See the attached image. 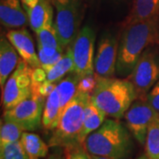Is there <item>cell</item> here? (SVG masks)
I'll use <instances>...</instances> for the list:
<instances>
[{"instance_id":"cell-1","label":"cell","mask_w":159,"mask_h":159,"mask_svg":"<svg viewBox=\"0 0 159 159\" xmlns=\"http://www.w3.org/2000/svg\"><path fill=\"white\" fill-rule=\"evenodd\" d=\"M119 43L116 74L127 77L142 53L159 44V16L124 26Z\"/></svg>"},{"instance_id":"cell-2","label":"cell","mask_w":159,"mask_h":159,"mask_svg":"<svg viewBox=\"0 0 159 159\" xmlns=\"http://www.w3.org/2000/svg\"><path fill=\"white\" fill-rule=\"evenodd\" d=\"M130 131L116 119H106L87 137L83 147L90 155L111 159H127L132 153Z\"/></svg>"},{"instance_id":"cell-3","label":"cell","mask_w":159,"mask_h":159,"mask_svg":"<svg viewBox=\"0 0 159 159\" xmlns=\"http://www.w3.org/2000/svg\"><path fill=\"white\" fill-rule=\"evenodd\" d=\"M97 77V87L91 99L107 116L121 119L137 99L134 87L127 79Z\"/></svg>"},{"instance_id":"cell-4","label":"cell","mask_w":159,"mask_h":159,"mask_svg":"<svg viewBox=\"0 0 159 159\" xmlns=\"http://www.w3.org/2000/svg\"><path fill=\"white\" fill-rule=\"evenodd\" d=\"M91 95L77 92L67 106L64 109L57 127L49 141V146L72 149L83 145L80 135L83 127L87 104Z\"/></svg>"},{"instance_id":"cell-5","label":"cell","mask_w":159,"mask_h":159,"mask_svg":"<svg viewBox=\"0 0 159 159\" xmlns=\"http://www.w3.org/2000/svg\"><path fill=\"white\" fill-rule=\"evenodd\" d=\"M55 10L54 26L63 47L66 49L78 34L83 18L82 0H51Z\"/></svg>"},{"instance_id":"cell-6","label":"cell","mask_w":159,"mask_h":159,"mask_svg":"<svg viewBox=\"0 0 159 159\" xmlns=\"http://www.w3.org/2000/svg\"><path fill=\"white\" fill-rule=\"evenodd\" d=\"M127 80L134 87L137 99H146L159 80V53L153 46L142 53Z\"/></svg>"},{"instance_id":"cell-7","label":"cell","mask_w":159,"mask_h":159,"mask_svg":"<svg viewBox=\"0 0 159 159\" xmlns=\"http://www.w3.org/2000/svg\"><path fill=\"white\" fill-rule=\"evenodd\" d=\"M32 67L25 61H20L14 72L9 76L2 89V103L8 110L31 97Z\"/></svg>"},{"instance_id":"cell-8","label":"cell","mask_w":159,"mask_h":159,"mask_svg":"<svg viewBox=\"0 0 159 159\" xmlns=\"http://www.w3.org/2000/svg\"><path fill=\"white\" fill-rule=\"evenodd\" d=\"M46 98L31 96L14 107L6 110L4 119L18 125L23 131H34L42 125Z\"/></svg>"},{"instance_id":"cell-9","label":"cell","mask_w":159,"mask_h":159,"mask_svg":"<svg viewBox=\"0 0 159 159\" xmlns=\"http://www.w3.org/2000/svg\"><path fill=\"white\" fill-rule=\"evenodd\" d=\"M95 40L96 34L93 29L89 26H84L71 44L74 72L80 78L95 74Z\"/></svg>"},{"instance_id":"cell-10","label":"cell","mask_w":159,"mask_h":159,"mask_svg":"<svg viewBox=\"0 0 159 159\" xmlns=\"http://www.w3.org/2000/svg\"><path fill=\"white\" fill-rule=\"evenodd\" d=\"M128 130L137 142L145 145L148 128L159 119V112L146 99H136L125 114Z\"/></svg>"},{"instance_id":"cell-11","label":"cell","mask_w":159,"mask_h":159,"mask_svg":"<svg viewBox=\"0 0 159 159\" xmlns=\"http://www.w3.org/2000/svg\"><path fill=\"white\" fill-rule=\"evenodd\" d=\"M119 43L111 34L105 33L99 39L94 60L95 74L99 77L111 78L116 74Z\"/></svg>"},{"instance_id":"cell-12","label":"cell","mask_w":159,"mask_h":159,"mask_svg":"<svg viewBox=\"0 0 159 159\" xmlns=\"http://www.w3.org/2000/svg\"><path fill=\"white\" fill-rule=\"evenodd\" d=\"M6 36L15 48L23 61L32 68L41 67L38 54L35 51L32 36L27 29L24 28L11 29L6 33Z\"/></svg>"},{"instance_id":"cell-13","label":"cell","mask_w":159,"mask_h":159,"mask_svg":"<svg viewBox=\"0 0 159 159\" xmlns=\"http://www.w3.org/2000/svg\"><path fill=\"white\" fill-rule=\"evenodd\" d=\"M0 21L6 29H21L29 23V16L20 0H0Z\"/></svg>"},{"instance_id":"cell-14","label":"cell","mask_w":159,"mask_h":159,"mask_svg":"<svg viewBox=\"0 0 159 159\" xmlns=\"http://www.w3.org/2000/svg\"><path fill=\"white\" fill-rule=\"evenodd\" d=\"M19 53L9 40L4 36L0 40V85L4 88L9 78L20 63Z\"/></svg>"},{"instance_id":"cell-15","label":"cell","mask_w":159,"mask_h":159,"mask_svg":"<svg viewBox=\"0 0 159 159\" xmlns=\"http://www.w3.org/2000/svg\"><path fill=\"white\" fill-rule=\"evenodd\" d=\"M27 13L29 26L34 33L54 24V10L51 0H39Z\"/></svg>"},{"instance_id":"cell-16","label":"cell","mask_w":159,"mask_h":159,"mask_svg":"<svg viewBox=\"0 0 159 159\" xmlns=\"http://www.w3.org/2000/svg\"><path fill=\"white\" fill-rule=\"evenodd\" d=\"M159 16V0H134L123 25L147 20Z\"/></svg>"},{"instance_id":"cell-17","label":"cell","mask_w":159,"mask_h":159,"mask_svg":"<svg viewBox=\"0 0 159 159\" xmlns=\"http://www.w3.org/2000/svg\"><path fill=\"white\" fill-rule=\"evenodd\" d=\"M62 112L60 97L57 89H55L46 97L42 120L43 128L46 130H55Z\"/></svg>"},{"instance_id":"cell-18","label":"cell","mask_w":159,"mask_h":159,"mask_svg":"<svg viewBox=\"0 0 159 159\" xmlns=\"http://www.w3.org/2000/svg\"><path fill=\"white\" fill-rule=\"evenodd\" d=\"M106 113L99 108L92 99H90L85 109L84 122L80 135L82 143H84L87 137L90 134L98 129L103 124V122L106 120Z\"/></svg>"},{"instance_id":"cell-19","label":"cell","mask_w":159,"mask_h":159,"mask_svg":"<svg viewBox=\"0 0 159 159\" xmlns=\"http://www.w3.org/2000/svg\"><path fill=\"white\" fill-rule=\"evenodd\" d=\"M20 141L30 159L45 158L49 153V146L34 133L24 131Z\"/></svg>"},{"instance_id":"cell-20","label":"cell","mask_w":159,"mask_h":159,"mask_svg":"<svg viewBox=\"0 0 159 159\" xmlns=\"http://www.w3.org/2000/svg\"><path fill=\"white\" fill-rule=\"evenodd\" d=\"M72 72H74V63L72 47L70 45L66 49L63 57L52 67L46 71L47 80L57 84L66 74Z\"/></svg>"},{"instance_id":"cell-21","label":"cell","mask_w":159,"mask_h":159,"mask_svg":"<svg viewBox=\"0 0 159 159\" xmlns=\"http://www.w3.org/2000/svg\"><path fill=\"white\" fill-rule=\"evenodd\" d=\"M80 79V77L78 74L75 72H72L57 83L56 89L60 97L62 111H64V109L67 106V104L76 95Z\"/></svg>"},{"instance_id":"cell-22","label":"cell","mask_w":159,"mask_h":159,"mask_svg":"<svg viewBox=\"0 0 159 159\" xmlns=\"http://www.w3.org/2000/svg\"><path fill=\"white\" fill-rule=\"evenodd\" d=\"M36 35V42L37 45L43 48H49V49H56L59 51H66L63 47L62 43L60 41L59 35L54 24L48 27L46 29H42L35 33Z\"/></svg>"},{"instance_id":"cell-23","label":"cell","mask_w":159,"mask_h":159,"mask_svg":"<svg viewBox=\"0 0 159 159\" xmlns=\"http://www.w3.org/2000/svg\"><path fill=\"white\" fill-rule=\"evenodd\" d=\"M23 132L24 131L13 122L6 120L5 122H2L0 129V149L11 143L20 141Z\"/></svg>"},{"instance_id":"cell-24","label":"cell","mask_w":159,"mask_h":159,"mask_svg":"<svg viewBox=\"0 0 159 159\" xmlns=\"http://www.w3.org/2000/svg\"><path fill=\"white\" fill-rule=\"evenodd\" d=\"M145 150L149 159H159V119L155 120L148 128Z\"/></svg>"},{"instance_id":"cell-25","label":"cell","mask_w":159,"mask_h":159,"mask_svg":"<svg viewBox=\"0 0 159 159\" xmlns=\"http://www.w3.org/2000/svg\"><path fill=\"white\" fill-rule=\"evenodd\" d=\"M38 57H39L41 67L44 71H48L63 57L65 51H59L56 49L43 48L37 45Z\"/></svg>"},{"instance_id":"cell-26","label":"cell","mask_w":159,"mask_h":159,"mask_svg":"<svg viewBox=\"0 0 159 159\" xmlns=\"http://www.w3.org/2000/svg\"><path fill=\"white\" fill-rule=\"evenodd\" d=\"M1 159H30L20 141L11 143L0 149Z\"/></svg>"},{"instance_id":"cell-27","label":"cell","mask_w":159,"mask_h":159,"mask_svg":"<svg viewBox=\"0 0 159 159\" xmlns=\"http://www.w3.org/2000/svg\"><path fill=\"white\" fill-rule=\"evenodd\" d=\"M97 78L98 77L96 74L80 78L79 80V83H78L77 92L92 96L93 92L97 87Z\"/></svg>"},{"instance_id":"cell-28","label":"cell","mask_w":159,"mask_h":159,"mask_svg":"<svg viewBox=\"0 0 159 159\" xmlns=\"http://www.w3.org/2000/svg\"><path fill=\"white\" fill-rule=\"evenodd\" d=\"M147 100L159 112V80L148 92Z\"/></svg>"},{"instance_id":"cell-29","label":"cell","mask_w":159,"mask_h":159,"mask_svg":"<svg viewBox=\"0 0 159 159\" xmlns=\"http://www.w3.org/2000/svg\"><path fill=\"white\" fill-rule=\"evenodd\" d=\"M32 85H40L47 80V74L46 72L42 67L32 69L31 74Z\"/></svg>"},{"instance_id":"cell-30","label":"cell","mask_w":159,"mask_h":159,"mask_svg":"<svg viewBox=\"0 0 159 159\" xmlns=\"http://www.w3.org/2000/svg\"><path fill=\"white\" fill-rule=\"evenodd\" d=\"M69 155L67 159H90V156L84 147L81 146L69 149Z\"/></svg>"},{"instance_id":"cell-31","label":"cell","mask_w":159,"mask_h":159,"mask_svg":"<svg viewBox=\"0 0 159 159\" xmlns=\"http://www.w3.org/2000/svg\"><path fill=\"white\" fill-rule=\"evenodd\" d=\"M20 1H21L23 8L25 9V11L28 12L36 6V4L38 3L39 0H20Z\"/></svg>"},{"instance_id":"cell-32","label":"cell","mask_w":159,"mask_h":159,"mask_svg":"<svg viewBox=\"0 0 159 159\" xmlns=\"http://www.w3.org/2000/svg\"><path fill=\"white\" fill-rule=\"evenodd\" d=\"M46 159H65L64 157H62L61 155L59 154H53V155H51L49 157H47Z\"/></svg>"},{"instance_id":"cell-33","label":"cell","mask_w":159,"mask_h":159,"mask_svg":"<svg viewBox=\"0 0 159 159\" xmlns=\"http://www.w3.org/2000/svg\"><path fill=\"white\" fill-rule=\"evenodd\" d=\"M90 159H111L108 157H99V156H95V155H90Z\"/></svg>"},{"instance_id":"cell-34","label":"cell","mask_w":159,"mask_h":159,"mask_svg":"<svg viewBox=\"0 0 159 159\" xmlns=\"http://www.w3.org/2000/svg\"><path fill=\"white\" fill-rule=\"evenodd\" d=\"M138 159H149V158H148L146 155H143V156H142V157H140Z\"/></svg>"}]
</instances>
